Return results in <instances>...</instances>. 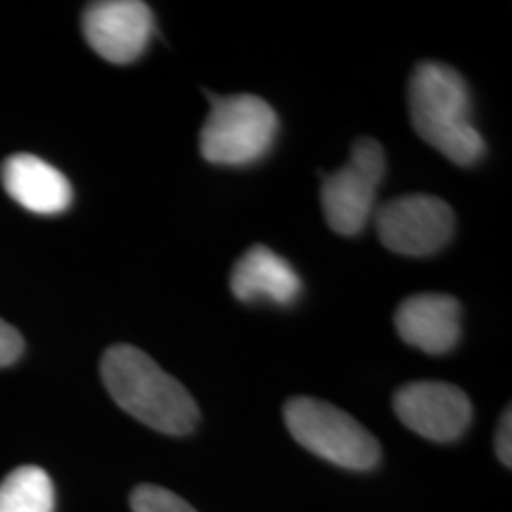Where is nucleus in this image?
Segmentation results:
<instances>
[{"mask_svg":"<svg viewBox=\"0 0 512 512\" xmlns=\"http://www.w3.org/2000/svg\"><path fill=\"white\" fill-rule=\"evenodd\" d=\"M394 413L411 432L448 444L470 427L472 403L456 384L411 382L394 394Z\"/></svg>","mask_w":512,"mask_h":512,"instance_id":"obj_7","label":"nucleus"},{"mask_svg":"<svg viewBox=\"0 0 512 512\" xmlns=\"http://www.w3.org/2000/svg\"><path fill=\"white\" fill-rule=\"evenodd\" d=\"M285 425L294 441L313 456L344 470H373L382 458V446L361 422L328 401L297 396L285 403Z\"/></svg>","mask_w":512,"mask_h":512,"instance_id":"obj_3","label":"nucleus"},{"mask_svg":"<svg viewBox=\"0 0 512 512\" xmlns=\"http://www.w3.org/2000/svg\"><path fill=\"white\" fill-rule=\"evenodd\" d=\"M133 512H197L174 491L155 484H140L131 494Z\"/></svg>","mask_w":512,"mask_h":512,"instance_id":"obj_13","label":"nucleus"},{"mask_svg":"<svg viewBox=\"0 0 512 512\" xmlns=\"http://www.w3.org/2000/svg\"><path fill=\"white\" fill-rule=\"evenodd\" d=\"M3 188L17 204L41 216H57L72 207V183L53 164L34 155H12L3 162Z\"/></svg>","mask_w":512,"mask_h":512,"instance_id":"obj_11","label":"nucleus"},{"mask_svg":"<svg viewBox=\"0 0 512 512\" xmlns=\"http://www.w3.org/2000/svg\"><path fill=\"white\" fill-rule=\"evenodd\" d=\"M100 375L119 408L152 430L183 437L195 432L200 408L188 389L131 344H117L105 351Z\"/></svg>","mask_w":512,"mask_h":512,"instance_id":"obj_1","label":"nucleus"},{"mask_svg":"<svg viewBox=\"0 0 512 512\" xmlns=\"http://www.w3.org/2000/svg\"><path fill=\"white\" fill-rule=\"evenodd\" d=\"M24 354V339L17 328L0 318V368L12 366Z\"/></svg>","mask_w":512,"mask_h":512,"instance_id":"obj_14","label":"nucleus"},{"mask_svg":"<svg viewBox=\"0 0 512 512\" xmlns=\"http://www.w3.org/2000/svg\"><path fill=\"white\" fill-rule=\"evenodd\" d=\"M230 290L245 304L273 302L292 306L302 294V278L290 261L264 245L249 247L235 261L230 273Z\"/></svg>","mask_w":512,"mask_h":512,"instance_id":"obj_10","label":"nucleus"},{"mask_svg":"<svg viewBox=\"0 0 512 512\" xmlns=\"http://www.w3.org/2000/svg\"><path fill=\"white\" fill-rule=\"evenodd\" d=\"M55 486L43 467L22 465L0 482V512H53Z\"/></svg>","mask_w":512,"mask_h":512,"instance_id":"obj_12","label":"nucleus"},{"mask_svg":"<svg viewBox=\"0 0 512 512\" xmlns=\"http://www.w3.org/2000/svg\"><path fill=\"white\" fill-rule=\"evenodd\" d=\"M399 337L425 354L441 356L456 349L463 332V306L451 294L422 292L403 299L394 313Z\"/></svg>","mask_w":512,"mask_h":512,"instance_id":"obj_9","label":"nucleus"},{"mask_svg":"<svg viewBox=\"0 0 512 512\" xmlns=\"http://www.w3.org/2000/svg\"><path fill=\"white\" fill-rule=\"evenodd\" d=\"M377 238L401 256H430L448 245L456 214L434 195H403L382 204L375 214Z\"/></svg>","mask_w":512,"mask_h":512,"instance_id":"obj_6","label":"nucleus"},{"mask_svg":"<svg viewBox=\"0 0 512 512\" xmlns=\"http://www.w3.org/2000/svg\"><path fill=\"white\" fill-rule=\"evenodd\" d=\"M387 174V157L375 138H358L349 162L325 176L320 202L328 226L339 235H354L366 228L375 209V195Z\"/></svg>","mask_w":512,"mask_h":512,"instance_id":"obj_5","label":"nucleus"},{"mask_svg":"<svg viewBox=\"0 0 512 512\" xmlns=\"http://www.w3.org/2000/svg\"><path fill=\"white\" fill-rule=\"evenodd\" d=\"M83 38L102 60L128 64L145 53L155 34V15L140 0H100L83 10Z\"/></svg>","mask_w":512,"mask_h":512,"instance_id":"obj_8","label":"nucleus"},{"mask_svg":"<svg viewBox=\"0 0 512 512\" xmlns=\"http://www.w3.org/2000/svg\"><path fill=\"white\" fill-rule=\"evenodd\" d=\"M496 456L510 470L512 467V413H510V406L505 408L501 415V422H498Z\"/></svg>","mask_w":512,"mask_h":512,"instance_id":"obj_15","label":"nucleus"},{"mask_svg":"<svg viewBox=\"0 0 512 512\" xmlns=\"http://www.w3.org/2000/svg\"><path fill=\"white\" fill-rule=\"evenodd\" d=\"M408 110L415 133L458 166L484 157L486 143L472 124L470 88L456 69L420 62L408 81Z\"/></svg>","mask_w":512,"mask_h":512,"instance_id":"obj_2","label":"nucleus"},{"mask_svg":"<svg viewBox=\"0 0 512 512\" xmlns=\"http://www.w3.org/2000/svg\"><path fill=\"white\" fill-rule=\"evenodd\" d=\"M211 112L200 131V152L209 164L249 166L264 159L278 136V114L259 95H211Z\"/></svg>","mask_w":512,"mask_h":512,"instance_id":"obj_4","label":"nucleus"}]
</instances>
